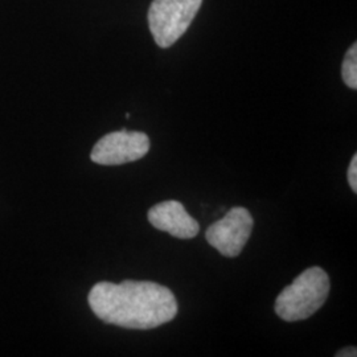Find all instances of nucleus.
Segmentation results:
<instances>
[{"label":"nucleus","instance_id":"6e6552de","mask_svg":"<svg viewBox=\"0 0 357 357\" xmlns=\"http://www.w3.org/2000/svg\"><path fill=\"white\" fill-rule=\"evenodd\" d=\"M348 183L349 187L352 188V191L357 192V153L352 156V160L348 167Z\"/></svg>","mask_w":357,"mask_h":357},{"label":"nucleus","instance_id":"20e7f679","mask_svg":"<svg viewBox=\"0 0 357 357\" xmlns=\"http://www.w3.org/2000/svg\"><path fill=\"white\" fill-rule=\"evenodd\" d=\"M150 146L147 134L122 128L97 142L90 153V159L101 166H121L142 159L150 151Z\"/></svg>","mask_w":357,"mask_h":357},{"label":"nucleus","instance_id":"f03ea898","mask_svg":"<svg viewBox=\"0 0 357 357\" xmlns=\"http://www.w3.org/2000/svg\"><path fill=\"white\" fill-rule=\"evenodd\" d=\"M330 289V277L323 268H307L277 296L275 314L284 321L308 319L326 303Z\"/></svg>","mask_w":357,"mask_h":357},{"label":"nucleus","instance_id":"0eeeda50","mask_svg":"<svg viewBox=\"0 0 357 357\" xmlns=\"http://www.w3.org/2000/svg\"><path fill=\"white\" fill-rule=\"evenodd\" d=\"M342 77L348 88L357 89V44H354L345 54Z\"/></svg>","mask_w":357,"mask_h":357},{"label":"nucleus","instance_id":"7ed1b4c3","mask_svg":"<svg viewBox=\"0 0 357 357\" xmlns=\"http://www.w3.org/2000/svg\"><path fill=\"white\" fill-rule=\"evenodd\" d=\"M203 0H153L149 10V26L155 43L160 48H169L181 38Z\"/></svg>","mask_w":357,"mask_h":357},{"label":"nucleus","instance_id":"f257e3e1","mask_svg":"<svg viewBox=\"0 0 357 357\" xmlns=\"http://www.w3.org/2000/svg\"><path fill=\"white\" fill-rule=\"evenodd\" d=\"M88 302L103 323L128 330H153L178 314L172 291L150 281L100 282L90 290Z\"/></svg>","mask_w":357,"mask_h":357},{"label":"nucleus","instance_id":"1a4fd4ad","mask_svg":"<svg viewBox=\"0 0 357 357\" xmlns=\"http://www.w3.org/2000/svg\"><path fill=\"white\" fill-rule=\"evenodd\" d=\"M336 357H356L357 356V349L356 347H348V348H344V349H342V351H339L336 355Z\"/></svg>","mask_w":357,"mask_h":357},{"label":"nucleus","instance_id":"39448f33","mask_svg":"<svg viewBox=\"0 0 357 357\" xmlns=\"http://www.w3.org/2000/svg\"><path fill=\"white\" fill-rule=\"evenodd\" d=\"M253 227L255 220L250 212L243 206H234L206 229L205 238L220 255L234 258L243 252V246L250 238Z\"/></svg>","mask_w":357,"mask_h":357},{"label":"nucleus","instance_id":"423d86ee","mask_svg":"<svg viewBox=\"0 0 357 357\" xmlns=\"http://www.w3.org/2000/svg\"><path fill=\"white\" fill-rule=\"evenodd\" d=\"M147 217L153 228L181 240L193 238L200 231L199 222L185 211L184 205L175 200L153 205Z\"/></svg>","mask_w":357,"mask_h":357}]
</instances>
